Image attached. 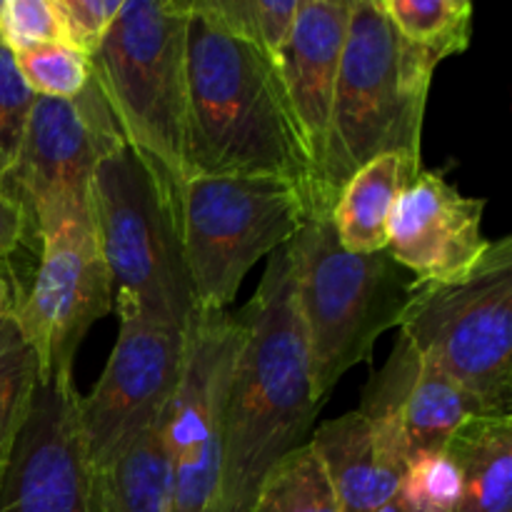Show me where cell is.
Returning a JSON list of instances; mask_svg holds the SVG:
<instances>
[{"label":"cell","instance_id":"1","mask_svg":"<svg viewBox=\"0 0 512 512\" xmlns=\"http://www.w3.org/2000/svg\"><path fill=\"white\" fill-rule=\"evenodd\" d=\"M238 315L243 345L233 368L215 512H253L268 470L303 445L323 400L295 300L290 248L275 250Z\"/></svg>","mask_w":512,"mask_h":512},{"label":"cell","instance_id":"2","mask_svg":"<svg viewBox=\"0 0 512 512\" xmlns=\"http://www.w3.org/2000/svg\"><path fill=\"white\" fill-rule=\"evenodd\" d=\"M185 13L190 178L288 180L303 190L315 215V170L275 60L205 15Z\"/></svg>","mask_w":512,"mask_h":512},{"label":"cell","instance_id":"3","mask_svg":"<svg viewBox=\"0 0 512 512\" xmlns=\"http://www.w3.org/2000/svg\"><path fill=\"white\" fill-rule=\"evenodd\" d=\"M438 63L400 35L383 0H353L320 173V213H330L340 188L378 155L420 160L425 105Z\"/></svg>","mask_w":512,"mask_h":512},{"label":"cell","instance_id":"4","mask_svg":"<svg viewBox=\"0 0 512 512\" xmlns=\"http://www.w3.org/2000/svg\"><path fill=\"white\" fill-rule=\"evenodd\" d=\"M188 13L178 0H123L90 73L125 145L178 213L188 173Z\"/></svg>","mask_w":512,"mask_h":512},{"label":"cell","instance_id":"5","mask_svg":"<svg viewBox=\"0 0 512 512\" xmlns=\"http://www.w3.org/2000/svg\"><path fill=\"white\" fill-rule=\"evenodd\" d=\"M288 248L315 395L325 403L340 378L373 355L380 335L400 328L420 280L390 250L348 253L330 213L310 215Z\"/></svg>","mask_w":512,"mask_h":512},{"label":"cell","instance_id":"6","mask_svg":"<svg viewBox=\"0 0 512 512\" xmlns=\"http://www.w3.org/2000/svg\"><path fill=\"white\" fill-rule=\"evenodd\" d=\"M90 213L118 310L188 328L195 295L178 213L143 160L128 148L105 155L90 178Z\"/></svg>","mask_w":512,"mask_h":512},{"label":"cell","instance_id":"7","mask_svg":"<svg viewBox=\"0 0 512 512\" xmlns=\"http://www.w3.org/2000/svg\"><path fill=\"white\" fill-rule=\"evenodd\" d=\"M420 360L463 385L485 415H512V238L490 240L468 275L420 283L400 320Z\"/></svg>","mask_w":512,"mask_h":512},{"label":"cell","instance_id":"8","mask_svg":"<svg viewBox=\"0 0 512 512\" xmlns=\"http://www.w3.org/2000/svg\"><path fill=\"white\" fill-rule=\"evenodd\" d=\"M313 215L288 180L263 175H195L178 203V230L195 308L225 310L245 275L288 245ZM195 310V313H198Z\"/></svg>","mask_w":512,"mask_h":512},{"label":"cell","instance_id":"9","mask_svg":"<svg viewBox=\"0 0 512 512\" xmlns=\"http://www.w3.org/2000/svg\"><path fill=\"white\" fill-rule=\"evenodd\" d=\"M125 145L93 75L68 100L35 95L15 163L0 193L20 210L28 233L90 205V178L108 153Z\"/></svg>","mask_w":512,"mask_h":512},{"label":"cell","instance_id":"10","mask_svg":"<svg viewBox=\"0 0 512 512\" xmlns=\"http://www.w3.org/2000/svg\"><path fill=\"white\" fill-rule=\"evenodd\" d=\"M243 323L228 310H198L185 328V358L163 423L175 512H215L225 415Z\"/></svg>","mask_w":512,"mask_h":512},{"label":"cell","instance_id":"11","mask_svg":"<svg viewBox=\"0 0 512 512\" xmlns=\"http://www.w3.org/2000/svg\"><path fill=\"white\" fill-rule=\"evenodd\" d=\"M40 263L25 298L10 313L35 350L40 378L73 370L85 333L115 305L110 270L90 208L60 215L38 230Z\"/></svg>","mask_w":512,"mask_h":512},{"label":"cell","instance_id":"12","mask_svg":"<svg viewBox=\"0 0 512 512\" xmlns=\"http://www.w3.org/2000/svg\"><path fill=\"white\" fill-rule=\"evenodd\" d=\"M120 333L90 395H80V428L95 468H105L168 413L185 358V328L120 310Z\"/></svg>","mask_w":512,"mask_h":512},{"label":"cell","instance_id":"13","mask_svg":"<svg viewBox=\"0 0 512 512\" xmlns=\"http://www.w3.org/2000/svg\"><path fill=\"white\" fill-rule=\"evenodd\" d=\"M73 370L38 380L23 433L0 475V512H103L100 470L80 428Z\"/></svg>","mask_w":512,"mask_h":512},{"label":"cell","instance_id":"14","mask_svg":"<svg viewBox=\"0 0 512 512\" xmlns=\"http://www.w3.org/2000/svg\"><path fill=\"white\" fill-rule=\"evenodd\" d=\"M485 200L470 198L443 170H420L390 218L388 250L420 283H453L478 265L490 240L483 235Z\"/></svg>","mask_w":512,"mask_h":512},{"label":"cell","instance_id":"15","mask_svg":"<svg viewBox=\"0 0 512 512\" xmlns=\"http://www.w3.org/2000/svg\"><path fill=\"white\" fill-rule=\"evenodd\" d=\"M358 410L405 460L445 450L465 420L485 415L463 385L420 360L405 335L363 390Z\"/></svg>","mask_w":512,"mask_h":512},{"label":"cell","instance_id":"16","mask_svg":"<svg viewBox=\"0 0 512 512\" xmlns=\"http://www.w3.org/2000/svg\"><path fill=\"white\" fill-rule=\"evenodd\" d=\"M353 0H298L293 30L280 50L278 73L285 85L290 110L315 170V208L320 173L328 148L330 115L340 73L345 33ZM315 213V215H318Z\"/></svg>","mask_w":512,"mask_h":512},{"label":"cell","instance_id":"17","mask_svg":"<svg viewBox=\"0 0 512 512\" xmlns=\"http://www.w3.org/2000/svg\"><path fill=\"white\" fill-rule=\"evenodd\" d=\"M308 443L328 473L340 512H378L398 495L408 460L360 410L320 425Z\"/></svg>","mask_w":512,"mask_h":512},{"label":"cell","instance_id":"18","mask_svg":"<svg viewBox=\"0 0 512 512\" xmlns=\"http://www.w3.org/2000/svg\"><path fill=\"white\" fill-rule=\"evenodd\" d=\"M420 170V160L410 155H378L340 188L330 208V223L348 253L388 250V228L395 203Z\"/></svg>","mask_w":512,"mask_h":512},{"label":"cell","instance_id":"19","mask_svg":"<svg viewBox=\"0 0 512 512\" xmlns=\"http://www.w3.org/2000/svg\"><path fill=\"white\" fill-rule=\"evenodd\" d=\"M445 453L460 473L455 512H512V415L465 420Z\"/></svg>","mask_w":512,"mask_h":512},{"label":"cell","instance_id":"20","mask_svg":"<svg viewBox=\"0 0 512 512\" xmlns=\"http://www.w3.org/2000/svg\"><path fill=\"white\" fill-rule=\"evenodd\" d=\"M160 420L100 468L103 512H175V485Z\"/></svg>","mask_w":512,"mask_h":512},{"label":"cell","instance_id":"21","mask_svg":"<svg viewBox=\"0 0 512 512\" xmlns=\"http://www.w3.org/2000/svg\"><path fill=\"white\" fill-rule=\"evenodd\" d=\"M40 365L13 313L0 320V475L28 420Z\"/></svg>","mask_w":512,"mask_h":512},{"label":"cell","instance_id":"22","mask_svg":"<svg viewBox=\"0 0 512 512\" xmlns=\"http://www.w3.org/2000/svg\"><path fill=\"white\" fill-rule=\"evenodd\" d=\"M253 512H340L313 445H298L268 470L255 495Z\"/></svg>","mask_w":512,"mask_h":512},{"label":"cell","instance_id":"23","mask_svg":"<svg viewBox=\"0 0 512 512\" xmlns=\"http://www.w3.org/2000/svg\"><path fill=\"white\" fill-rule=\"evenodd\" d=\"M383 8L405 40L438 60L468 50L473 35L468 0H383Z\"/></svg>","mask_w":512,"mask_h":512},{"label":"cell","instance_id":"24","mask_svg":"<svg viewBox=\"0 0 512 512\" xmlns=\"http://www.w3.org/2000/svg\"><path fill=\"white\" fill-rule=\"evenodd\" d=\"M190 13L205 15L235 38L278 60L293 30L298 0H180Z\"/></svg>","mask_w":512,"mask_h":512},{"label":"cell","instance_id":"25","mask_svg":"<svg viewBox=\"0 0 512 512\" xmlns=\"http://www.w3.org/2000/svg\"><path fill=\"white\" fill-rule=\"evenodd\" d=\"M15 68L38 98L68 100L83 93L90 83V58L63 43H45L15 53Z\"/></svg>","mask_w":512,"mask_h":512},{"label":"cell","instance_id":"26","mask_svg":"<svg viewBox=\"0 0 512 512\" xmlns=\"http://www.w3.org/2000/svg\"><path fill=\"white\" fill-rule=\"evenodd\" d=\"M395 498L408 512H455L460 500V473L453 458L445 450L410 458Z\"/></svg>","mask_w":512,"mask_h":512},{"label":"cell","instance_id":"27","mask_svg":"<svg viewBox=\"0 0 512 512\" xmlns=\"http://www.w3.org/2000/svg\"><path fill=\"white\" fill-rule=\"evenodd\" d=\"M35 95L20 78L13 53L0 45V178L15 163Z\"/></svg>","mask_w":512,"mask_h":512},{"label":"cell","instance_id":"28","mask_svg":"<svg viewBox=\"0 0 512 512\" xmlns=\"http://www.w3.org/2000/svg\"><path fill=\"white\" fill-rule=\"evenodd\" d=\"M45 43H60V23L53 0H3L0 45L15 55Z\"/></svg>","mask_w":512,"mask_h":512},{"label":"cell","instance_id":"29","mask_svg":"<svg viewBox=\"0 0 512 512\" xmlns=\"http://www.w3.org/2000/svg\"><path fill=\"white\" fill-rule=\"evenodd\" d=\"M60 23V43L93 55L118 18L123 0H53Z\"/></svg>","mask_w":512,"mask_h":512},{"label":"cell","instance_id":"30","mask_svg":"<svg viewBox=\"0 0 512 512\" xmlns=\"http://www.w3.org/2000/svg\"><path fill=\"white\" fill-rule=\"evenodd\" d=\"M28 228L20 210L0 193V260L8 258L15 248L25 240Z\"/></svg>","mask_w":512,"mask_h":512},{"label":"cell","instance_id":"31","mask_svg":"<svg viewBox=\"0 0 512 512\" xmlns=\"http://www.w3.org/2000/svg\"><path fill=\"white\" fill-rule=\"evenodd\" d=\"M10 308H13V300H10V285L8 280H5V275L0 273V320L10 313Z\"/></svg>","mask_w":512,"mask_h":512},{"label":"cell","instance_id":"32","mask_svg":"<svg viewBox=\"0 0 512 512\" xmlns=\"http://www.w3.org/2000/svg\"><path fill=\"white\" fill-rule=\"evenodd\" d=\"M378 512H408V510H405L403 505H400L398 498H393L388 505H383V508H380Z\"/></svg>","mask_w":512,"mask_h":512},{"label":"cell","instance_id":"33","mask_svg":"<svg viewBox=\"0 0 512 512\" xmlns=\"http://www.w3.org/2000/svg\"><path fill=\"white\" fill-rule=\"evenodd\" d=\"M0 8H3V0H0Z\"/></svg>","mask_w":512,"mask_h":512}]
</instances>
